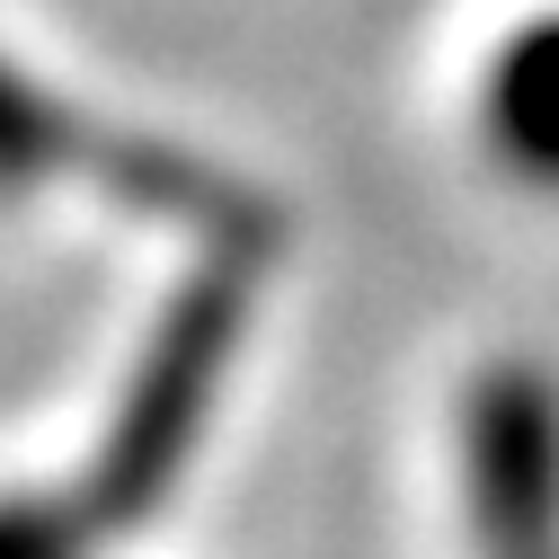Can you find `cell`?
Listing matches in <instances>:
<instances>
[{
  "label": "cell",
  "mask_w": 559,
  "mask_h": 559,
  "mask_svg": "<svg viewBox=\"0 0 559 559\" xmlns=\"http://www.w3.org/2000/svg\"><path fill=\"white\" fill-rule=\"evenodd\" d=\"M479 550L488 559H559V427L550 408L498 400L479 417Z\"/></svg>",
  "instance_id": "1"
}]
</instances>
